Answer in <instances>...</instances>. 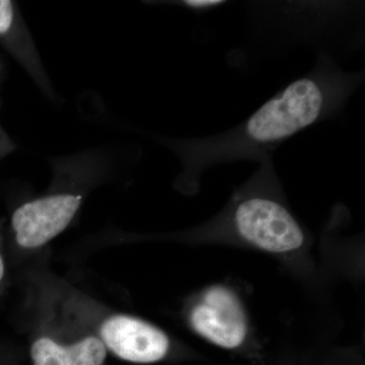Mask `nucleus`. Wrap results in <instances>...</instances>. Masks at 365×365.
<instances>
[{
  "mask_svg": "<svg viewBox=\"0 0 365 365\" xmlns=\"http://www.w3.org/2000/svg\"><path fill=\"white\" fill-rule=\"evenodd\" d=\"M364 81V71L347 72L327 53L316 66L269 98L248 119L222 132L189 143L186 158L198 170L218 163L257 160L292 136L336 118Z\"/></svg>",
  "mask_w": 365,
  "mask_h": 365,
  "instance_id": "nucleus-1",
  "label": "nucleus"
},
{
  "mask_svg": "<svg viewBox=\"0 0 365 365\" xmlns=\"http://www.w3.org/2000/svg\"><path fill=\"white\" fill-rule=\"evenodd\" d=\"M260 170L261 188L256 174L254 188L247 190L230 208L228 227L245 241L270 253L302 248L304 232L299 223L280 199L266 193V184L273 173L272 157L262 160Z\"/></svg>",
  "mask_w": 365,
  "mask_h": 365,
  "instance_id": "nucleus-2",
  "label": "nucleus"
},
{
  "mask_svg": "<svg viewBox=\"0 0 365 365\" xmlns=\"http://www.w3.org/2000/svg\"><path fill=\"white\" fill-rule=\"evenodd\" d=\"M191 325L199 335L213 344L234 349L248 332L246 313L239 297L230 288H208L191 313Z\"/></svg>",
  "mask_w": 365,
  "mask_h": 365,
  "instance_id": "nucleus-3",
  "label": "nucleus"
},
{
  "mask_svg": "<svg viewBox=\"0 0 365 365\" xmlns=\"http://www.w3.org/2000/svg\"><path fill=\"white\" fill-rule=\"evenodd\" d=\"M81 196L54 195L24 204L14 213L13 227L23 248H38L61 234L81 206Z\"/></svg>",
  "mask_w": 365,
  "mask_h": 365,
  "instance_id": "nucleus-4",
  "label": "nucleus"
},
{
  "mask_svg": "<svg viewBox=\"0 0 365 365\" xmlns=\"http://www.w3.org/2000/svg\"><path fill=\"white\" fill-rule=\"evenodd\" d=\"M102 341L119 359L135 364H153L165 359L168 336L157 327L133 317H111L101 328Z\"/></svg>",
  "mask_w": 365,
  "mask_h": 365,
  "instance_id": "nucleus-5",
  "label": "nucleus"
},
{
  "mask_svg": "<svg viewBox=\"0 0 365 365\" xmlns=\"http://www.w3.org/2000/svg\"><path fill=\"white\" fill-rule=\"evenodd\" d=\"M31 356L34 365H102L107 349L97 337H88L71 346L44 337L34 343Z\"/></svg>",
  "mask_w": 365,
  "mask_h": 365,
  "instance_id": "nucleus-6",
  "label": "nucleus"
},
{
  "mask_svg": "<svg viewBox=\"0 0 365 365\" xmlns=\"http://www.w3.org/2000/svg\"><path fill=\"white\" fill-rule=\"evenodd\" d=\"M13 4L7 0H0V34L7 32L13 24Z\"/></svg>",
  "mask_w": 365,
  "mask_h": 365,
  "instance_id": "nucleus-7",
  "label": "nucleus"
},
{
  "mask_svg": "<svg viewBox=\"0 0 365 365\" xmlns=\"http://www.w3.org/2000/svg\"><path fill=\"white\" fill-rule=\"evenodd\" d=\"M182 4L194 11L207 13L209 11H213L217 7L222 6L223 4H225V1H222V0H187Z\"/></svg>",
  "mask_w": 365,
  "mask_h": 365,
  "instance_id": "nucleus-8",
  "label": "nucleus"
},
{
  "mask_svg": "<svg viewBox=\"0 0 365 365\" xmlns=\"http://www.w3.org/2000/svg\"><path fill=\"white\" fill-rule=\"evenodd\" d=\"M4 260H2V257L0 256V281H1L2 278H4Z\"/></svg>",
  "mask_w": 365,
  "mask_h": 365,
  "instance_id": "nucleus-9",
  "label": "nucleus"
}]
</instances>
